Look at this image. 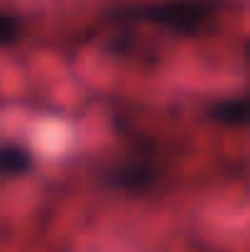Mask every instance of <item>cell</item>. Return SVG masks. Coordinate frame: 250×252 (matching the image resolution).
Instances as JSON below:
<instances>
[{
	"mask_svg": "<svg viewBox=\"0 0 250 252\" xmlns=\"http://www.w3.org/2000/svg\"><path fill=\"white\" fill-rule=\"evenodd\" d=\"M228 7V0H150L133 2L108 15V22L115 27L123 25H152L179 39H194L206 34L221 12Z\"/></svg>",
	"mask_w": 250,
	"mask_h": 252,
	"instance_id": "6da1fadb",
	"label": "cell"
},
{
	"mask_svg": "<svg viewBox=\"0 0 250 252\" xmlns=\"http://www.w3.org/2000/svg\"><path fill=\"white\" fill-rule=\"evenodd\" d=\"M160 179H162L160 167L155 164L152 157H145V155H135V157L120 159L110 169H106L103 176H101L103 186L125 191L130 196L150 193L160 184Z\"/></svg>",
	"mask_w": 250,
	"mask_h": 252,
	"instance_id": "7a4b0ae2",
	"label": "cell"
},
{
	"mask_svg": "<svg viewBox=\"0 0 250 252\" xmlns=\"http://www.w3.org/2000/svg\"><path fill=\"white\" fill-rule=\"evenodd\" d=\"M204 118L223 127H250V91L211 100L204 110Z\"/></svg>",
	"mask_w": 250,
	"mask_h": 252,
	"instance_id": "3957f363",
	"label": "cell"
},
{
	"mask_svg": "<svg viewBox=\"0 0 250 252\" xmlns=\"http://www.w3.org/2000/svg\"><path fill=\"white\" fill-rule=\"evenodd\" d=\"M35 167V155L22 142H0V179L30 174Z\"/></svg>",
	"mask_w": 250,
	"mask_h": 252,
	"instance_id": "277c9868",
	"label": "cell"
},
{
	"mask_svg": "<svg viewBox=\"0 0 250 252\" xmlns=\"http://www.w3.org/2000/svg\"><path fill=\"white\" fill-rule=\"evenodd\" d=\"M25 37V20L17 12L0 7V47H12Z\"/></svg>",
	"mask_w": 250,
	"mask_h": 252,
	"instance_id": "5b68a950",
	"label": "cell"
}]
</instances>
